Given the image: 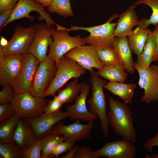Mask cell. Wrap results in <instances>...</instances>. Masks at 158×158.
Returning <instances> with one entry per match:
<instances>
[{"label": "cell", "instance_id": "18", "mask_svg": "<svg viewBox=\"0 0 158 158\" xmlns=\"http://www.w3.org/2000/svg\"><path fill=\"white\" fill-rule=\"evenodd\" d=\"M23 63V54L5 56L3 61L0 63L1 85L10 84L19 74Z\"/></svg>", "mask_w": 158, "mask_h": 158}, {"label": "cell", "instance_id": "20", "mask_svg": "<svg viewBox=\"0 0 158 158\" xmlns=\"http://www.w3.org/2000/svg\"><path fill=\"white\" fill-rule=\"evenodd\" d=\"M112 47L126 71L133 74L135 69L128 37H115Z\"/></svg>", "mask_w": 158, "mask_h": 158}, {"label": "cell", "instance_id": "37", "mask_svg": "<svg viewBox=\"0 0 158 158\" xmlns=\"http://www.w3.org/2000/svg\"><path fill=\"white\" fill-rule=\"evenodd\" d=\"M100 157L97 151L93 150L89 146L82 147L79 148L74 158H98Z\"/></svg>", "mask_w": 158, "mask_h": 158}, {"label": "cell", "instance_id": "17", "mask_svg": "<svg viewBox=\"0 0 158 158\" xmlns=\"http://www.w3.org/2000/svg\"><path fill=\"white\" fill-rule=\"evenodd\" d=\"M68 116L67 111L60 110L47 116L25 119L30 124L35 136L38 138L49 134L56 124Z\"/></svg>", "mask_w": 158, "mask_h": 158}, {"label": "cell", "instance_id": "14", "mask_svg": "<svg viewBox=\"0 0 158 158\" xmlns=\"http://www.w3.org/2000/svg\"><path fill=\"white\" fill-rule=\"evenodd\" d=\"M65 55L75 61L90 72L94 70V68L100 70L105 66L99 59L95 48L89 45L75 47Z\"/></svg>", "mask_w": 158, "mask_h": 158}, {"label": "cell", "instance_id": "7", "mask_svg": "<svg viewBox=\"0 0 158 158\" xmlns=\"http://www.w3.org/2000/svg\"><path fill=\"white\" fill-rule=\"evenodd\" d=\"M67 32L64 30L56 29L52 33L53 42L49 47L48 55L56 64L71 50L86 44L79 36L71 37Z\"/></svg>", "mask_w": 158, "mask_h": 158}, {"label": "cell", "instance_id": "48", "mask_svg": "<svg viewBox=\"0 0 158 158\" xmlns=\"http://www.w3.org/2000/svg\"></svg>", "mask_w": 158, "mask_h": 158}, {"label": "cell", "instance_id": "44", "mask_svg": "<svg viewBox=\"0 0 158 158\" xmlns=\"http://www.w3.org/2000/svg\"><path fill=\"white\" fill-rule=\"evenodd\" d=\"M44 6L48 7L51 3L52 0H31Z\"/></svg>", "mask_w": 158, "mask_h": 158}, {"label": "cell", "instance_id": "11", "mask_svg": "<svg viewBox=\"0 0 158 158\" xmlns=\"http://www.w3.org/2000/svg\"><path fill=\"white\" fill-rule=\"evenodd\" d=\"M34 37L28 49V53L34 56L40 62L44 60L48 47L53 42L52 34L55 30L46 23H37Z\"/></svg>", "mask_w": 158, "mask_h": 158}, {"label": "cell", "instance_id": "15", "mask_svg": "<svg viewBox=\"0 0 158 158\" xmlns=\"http://www.w3.org/2000/svg\"><path fill=\"white\" fill-rule=\"evenodd\" d=\"M131 142L123 139L104 143L97 151L99 157L108 158H134L136 149Z\"/></svg>", "mask_w": 158, "mask_h": 158}, {"label": "cell", "instance_id": "25", "mask_svg": "<svg viewBox=\"0 0 158 158\" xmlns=\"http://www.w3.org/2000/svg\"><path fill=\"white\" fill-rule=\"evenodd\" d=\"M121 63L111 66H105L103 69L96 72L102 78L109 81L124 83L127 79L128 74Z\"/></svg>", "mask_w": 158, "mask_h": 158}, {"label": "cell", "instance_id": "31", "mask_svg": "<svg viewBox=\"0 0 158 158\" xmlns=\"http://www.w3.org/2000/svg\"><path fill=\"white\" fill-rule=\"evenodd\" d=\"M0 156L1 158H23L22 150L14 141L0 143Z\"/></svg>", "mask_w": 158, "mask_h": 158}, {"label": "cell", "instance_id": "47", "mask_svg": "<svg viewBox=\"0 0 158 158\" xmlns=\"http://www.w3.org/2000/svg\"><path fill=\"white\" fill-rule=\"evenodd\" d=\"M111 1H112L113 0H110Z\"/></svg>", "mask_w": 158, "mask_h": 158}, {"label": "cell", "instance_id": "3", "mask_svg": "<svg viewBox=\"0 0 158 158\" xmlns=\"http://www.w3.org/2000/svg\"><path fill=\"white\" fill-rule=\"evenodd\" d=\"M90 82L91 84L92 96L87 100L89 111L99 118L104 136L109 135V123L107 113V105L104 88L107 81L99 76L94 70L90 72Z\"/></svg>", "mask_w": 158, "mask_h": 158}, {"label": "cell", "instance_id": "32", "mask_svg": "<svg viewBox=\"0 0 158 158\" xmlns=\"http://www.w3.org/2000/svg\"><path fill=\"white\" fill-rule=\"evenodd\" d=\"M98 56L105 66L121 63L113 47L96 49Z\"/></svg>", "mask_w": 158, "mask_h": 158}, {"label": "cell", "instance_id": "35", "mask_svg": "<svg viewBox=\"0 0 158 158\" xmlns=\"http://www.w3.org/2000/svg\"><path fill=\"white\" fill-rule=\"evenodd\" d=\"M75 143L76 142L69 140L61 142L56 146L49 157L58 158L60 155L69 150Z\"/></svg>", "mask_w": 158, "mask_h": 158}, {"label": "cell", "instance_id": "12", "mask_svg": "<svg viewBox=\"0 0 158 158\" xmlns=\"http://www.w3.org/2000/svg\"><path fill=\"white\" fill-rule=\"evenodd\" d=\"M33 11L38 13L40 15V19L44 20L49 26H51L54 24H56L50 14L45 10L44 6L31 0H18L11 16L0 30L12 22L22 18H27L31 20H33L34 18L30 16V13Z\"/></svg>", "mask_w": 158, "mask_h": 158}, {"label": "cell", "instance_id": "4", "mask_svg": "<svg viewBox=\"0 0 158 158\" xmlns=\"http://www.w3.org/2000/svg\"><path fill=\"white\" fill-rule=\"evenodd\" d=\"M57 71L55 75L43 97H54L62 86L70 79H77L85 74L86 70L73 60L66 56H62L56 64Z\"/></svg>", "mask_w": 158, "mask_h": 158}, {"label": "cell", "instance_id": "43", "mask_svg": "<svg viewBox=\"0 0 158 158\" xmlns=\"http://www.w3.org/2000/svg\"><path fill=\"white\" fill-rule=\"evenodd\" d=\"M79 147L76 146L72 147L68 152L65 155L61 157V158H74L75 155L78 152Z\"/></svg>", "mask_w": 158, "mask_h": 158}, {"label": "cell", "instance_id": "39", "mask_svg": "<svg viewBox=\"0 0 158 158\" xmlns=\"http://www.w3.org/2000/svg\"><path fill=\"white\" fill-rule=\"evenodd\" d=\"M145 149L147 151L154 153L152 148L154 146L158 147V133L153 137L148 139L144 144Z\"/></svg>", "mask_w": 158, "mask_h": 158}, {"label": "cell", "instance_id": "34", "mask_svg": "<svg viewBox=\"0 0 158 158\" xmlns=\"http://www.w3.org/2000/svg\"><path fill=\"white\" fill-rule=\"evenodd\" d=\"M3 86L0 91V103H11L16 95L15 92L10 84Z\"/></svg>", "mask_w": 158, "mask_h": 158}, {"label": "cell", "instance_id": "29", "mask_svg": "<svg viewBox=\"0 0 158 158\" xmlns=\"http://www.w3.org/2000/svg\"><path fill=\"white\" fill-rule=\"evenodd\" d=\"M47 11L50 13H57L65 18L74 16L70 0H52L47 7Z\"/></svg>", "mask_w": 158, "mask_h": 158}, {"label": "cell", "instance_id": "13", "mask_svg": "<svg viewBox=\"0 0 158 158\" xmlns=\"http://www.w3.org/2000/svg\"><path fill=\"white\" fill-rule=\"evenodd\" d=\"M80 120L77 119L74 123L66 125L61 121L54 126L49 133L62 135L64 141L69 140L76 142L90 138L94 122L91 121L87 124H83L80 123Z\"/></svg>", "mask_w": 158, "mask_h": 158}, {"label": "cell", "instance_id": "19", "mask_svg": "<svg viewBox=\"0 0 158 158\" xmlns=\"http://www.w3.org/2000/svg\"><path fill=\"white\" fill-rule=\"evenodd\" d=\"M136 7L135 4L132 5L119 15L114 30L115 37H128L134 26L140 25V21L135 11Z\"/></svg>", "mask_w": 158, "mask_h": 158}, {"label": "cell", "instance_id": "5", "mask_svg": "<svg viewBox=\"0 0 158 158\" xmlns=\"http://www.w3.org/2000/svg\"><path fill=\"white\" fill-rule=\"evenodd\" d=\"M48 102L44 97L35 96L30 92H25L16 94L11 103L20 118L27 119L41 116Z\"/></svg>", "mask_w": 158, "mask_h": 158}, {"label": "cell", "instance_id": "21", "mask_svg": "<svg viewBox=\"0 0 158 158\" xmlns=\"http://www.w3.org/2000/svg\"><path fill=\"white\" fill-rule=\"evenodd\" d=\"M37 139L29 123L25 119L19 118L13 133V141L22 150L32 145Z\"/></svg>", "mask_w": 158, "mask_h": 158}, {"label": "cell", "instance_id": "40", "mask_svg": "<svg viewBox=\"0 0 158 158\" xmlns=\"http://www.w3.org/2000/svg\"><path fill=\"white\" fill-rule=\"evenodd\" d=\"M18 0H0V11L13 9Z\"/></svg>", "mask_w": 158, "mask_h": 158}, {"label": "cell", "instance_id": "36", "mask_svg": "<svg viewBox=\"0 0 158 158\" xmlns=\"http://www.w3.org/2000/svg\"><path fill=\"white\" fill-rule=\"evenodd\" d=\"M14 108L11 103L0 104V122H2L15 113Z\"/></svg>", "mask_w": 158, "mask_h": 158}, {"label": "cell", "instance_id": "8", "mask_svg": "<svg viewBox=\"0 0 158 158\" xmlns=\"http://www.w3.org/2000/svg\"><path fill=\"white\" fill-rule=\"evenodd\" d=\"M139 75L138 84L144 89L141 101L146 104L158 101V65H151L147 69L135 63Z\"/></svg>", "mask_w": 158, "mask_h": 158}, {"label": "cell", "instance_id": "24", "mask_svg": "<svg viewBox=\"0 0 158 158\" xmlns=\"http://www.w3.org/2000/svg\"><path fill=\"white\" fill-rule=\"evenodd\" d=\"M156 47L155 38L151 31L149 34L142 52L137 56L135 63L145 69H149L153 62Z\"/></svg>", "mask_w": 158, "mask_h": 158}, {"label": "cell", "instance_id": "23", "mask_svg": "<svg viewBox=\"0 0 158 158\" xmlns=\"http://www.w3.org/2000/svg\"><path fill=\"white\" fill-rule=\"evenodd\" d=\"M151 30L140 25L128 36L131 50L138 56L142 52Z\"/></svg>", "mask_w": 158, "mask_h": 158}, {"label": "cell", "instance_id": "2", "mask_svg": "<svg viewBox=\"0 0 158 158\" xmlns=\"http://www.w3.org/2000/svg\"><path fill=\"white\" fill-rule=\"evenodd\" d=\"M119 15L114 14L109 18L104 23L90 27H78L72 26L70 28L57 26V30H63L67 31L71 30H83L90 33L87 37L82 38L85 43L94 47L96 49L112 47L115 37L114 30L117 23H111L113 20L119 17Z\"/></svg>", "mask_w": 158, "mask_h": 158}, {"label": "cell", "instance_id": "45", "mask_svg": "<svg viewBox=\"0 0 158 158\" xmlns=\"http://www.w3.org/2000/svg\"><path fill=\"white\" fill-rule=\"evenodd\" d=\"M8 41L3 37H1L0 40V45L4 47L8 43Z\"/></svg>", "mask_w": 158, "mask_h": 158}, {"label": "cell", "instance_id": "9", "mask_svg": "<svg viewBox=\"0 0 158 158\" xmlns=\"http://www.w3.org/2000/svg\"><path fill=\"white\" fill-rule=\"evenodd\" d=\"M57 71L55 62L48 55L40 62L35 72L31 93L33 95L43 97L52 82Z\"/></svg>", "mask_w": 158, "mask_h": 158}, {"label": "cell", "instance_id": "27", "mask_svg": "<svg viewBox=\"0 0 158 158\" xmlns=\"http://www.w3.org/2000/svg\"><path fill=\"white\" fill-rule=\"evenodd\" d=\"M19 118V116L15 113L1 122L0 125V143L13 141V133Z\"/></svg>", "mask_w": 158, "mask_h": 158}, {"label": "cell", "instance_id": "33", "mask_svg": "<svg viewBox=\"0 0 158 158\" xmlns=\"http://www.w3.org/2000/svg\"><path fill=\"white\" fill-rule=\"evenodd\" d=\"M41 138H37L32 145L22 150L23 158H41Z\"/></svg>", "mask_w": 158, "mask_h": 158}, {"label": "cell", "instance_id": "6", "mask_svg": "<svg viewBox=\"0 0 158 158\" xmlns=\"http://www.w3.org/2000/svg\"><path fill=\"white\" fill-rule=\"evenodd\" d=\"M35 30V25H32L28 27L17 25L7 44L4 47L0 45V56L28 53Z\"/></svg>", "mask_w": 158, "mask_h": 158}, {"label": "cell", "instance_id": "46", "mask_svg": "<svg viewBox=\"0 0 158 158\" xmlns=\"http://www.w3.org/2000/svg\"><path fill=\"white\" fill-rule=\"evenodd\" d=\"M74 0H71V1H74Z\"/></svg>", "mask_w": 158, "mask_h": 158}, {"label": "cell", "instance_id": "30", "mask_svg": "<svg viewBox=\"0 0 158 158\" xmlns=\"http://www.w3.org/2000/svg\"><path fill=\"white\" fill-rule=\"evenodd\" d=\"M134 4L136 6L142 4L147 5L152 10V14L149 19L143 18L140 20L145 27L148 28L150 25L155 26L158 24V0H138Z\"/></svg>", "mask_w": 158, "mask_h": 158}, {"label": "cell", "instance_id": "42", "mask_svg": "<svg viewBox=\"0 0 158 158\" xmlns=\"http://www.w3.org/2000/svg\"><path fill=\"white\" fill-rule=\"evenodd\" d=\"M152 32L155 38L157 44L156 50L153 58V62L158 61V24L155 26Z\"/></svg>", "mask_w": 158, "mask_h": 158}, {"label": "cell", "instance_id": "41", "mask_svg": "<svg viewBox=\"0 0 158 158\" xmlns=\"http://www.w3.org/2000/svg\"><path fill=\"white\" fill-rule=\"evenodd\" d=\"M13 9L5 10L0 12V29L11 16L13 11Z\"/></svg>", "mask_w": 158, "mask_h": 158}, {"label": "cell", "instance_id": "10", "mask_svg": "<svg viewBox=\"0 0 158 158\" xmlns=\"http://www.w3.org/2000/svg\"><path fill=\"white\" fill-rule=\"evenodd\" d=\"M23 55L22 69L17 76L10 84L16 94L31 92L34 77L40 63L35 57L30 53Z\"/></svg>", "mask_w": 158, "mask_h": 158}, {"label": "cell", "instance_id": "1", "mask_svg": "<svg viewBox=\"0 0 158 158\" xmlns=\"http://www.w3.org/2000/svg\"><path fill=\"white\" fill-rule=\"evenodd\" d=\"M108 104V119L115 134L123 139L135 143L137 133L134 125L132 112L127 104L109 97Z\"/></svg>", "mask_w": 158, "mask_h": 158}, {"label": "cell", "instance_id": "16", "mask_svg": "<svg viewBox=\"0 0 158 158\" xmlns=\"http://www.w3.org/2000/svg\"><path fill=\"white\" fill-rule=\"evenodd\" d=\"M90 88V85L84 82L80 92L75 99V103L66 106V111L71 120L79 119L89 122L96 119L97 115L90 112L86 107V101Z\"/></svg>", "mask_w": 158, "mask_h": 158}, {"label": "cell", "instance_id": "38", "mask_svg": "<svg viewBox=\"0 0 158 158\" xmlns=\"http://www.w3.org/2000/svg\"><path fill=\"white\" fill-rule=\"evenodd\" d=\"M63 105L59 100L54 98L49 101L44 112L41 116H47L60 110Z\"/></svg>", "mask_w": 158, "mask_h": 158}, {"label": "cell", "instance_id": "28", "mask_svg": "<svg viewBox=\"0 0 158 158\" xmlns=\"http://www.w3.org/2000/svg\"><path fill=\"white\" fill-rule=\"evenodd\" d=\"M64 141L63 136L56 134H48L41 138V158L50 157L56 146Z\"/></svg>", "mask_w": 158, "mask_h": 158}, {"label": "cell", "instance_id": "22", "mask_svg": "<svg viewBox=\"0 0 158 158\" xmlns=\"http://www.w3.org/2000/svg\"><path fill=\"white\" fill-rule=\"evenodd\" d=\"M137 85L134 83H124L109 81L104 88L113 95L119 97L126 104L132 103Z\"/></svg>", "mask_w": 158, "mask_h": 158}, {"label": "cell", "instance_id": "26", "mask_svg": "<svg viewBox=\"0 0 158 158\" xmlns=\"http://www.w3.org/2000/svg\"><path fill=\"white\" fill-rule=\"evenodd\" d=\"M84 82L80 83L78 79H75L67 84L64 89L59 90L58 95L54 98L63 104L72 102L80 94Z\"/></svg>", "mask_w": 158, "mask_h": 158}]
</instances>
